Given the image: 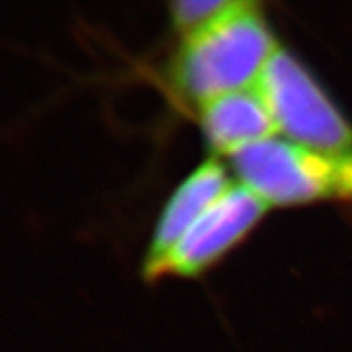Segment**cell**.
<instances>
[{"instance_id":"1","label":"cell","mask_w":352,"mask_h":352,"mask_svg":"<svg viewBox=\"0 0 352 352\" xmlns=\"http://www.w3.org/2000/svg\"><path fill=\"white\" fill-rule=\"evenodd\" d=\"M276 46L252 2H232L226 12L186 34L175 60V82L184 95L204 104L253 87Z\"/></svg>"},{"instance_id":"2","label":"cell","mask_w":352,"mask_h":352,"mask_svg":"<svg viewBox=\"0 0 352 352\" xmlns=\"http://www.w3.org/2000/svg\"><path fill=\"white\" fill-rule=\"evenodd\" d=\"M254 87L277 131L294 144L324 155H352L351 124L289 52L276 47Z\"/></svg>"},{"instance_id":"3","label":"cell","mask_w":352,"mask_h":352,"mask_svg":"<svg viewBox=\"0 0 352 352\" xmlns=\"http://www.w3.org/2000/svg\"><path fill=\"white\" fill-rule=\"evenodd\" d=\"M239 179L264 204H303L340 191V157L270 138L228 155Z\"/></svg>"},{"instance_id":"4","label":"cell","mask_w":352,"mask_h":352,"mask_svg":"<svg viewBox=\"0 0 352 352\" xmlns=\"http://www.w3.org/2000/svg\"><path fill=\"white\" fill-rule=\"evenodd\" d=\"M266 208L243 184H232L145 276L153 277L164 272L196 274L239 241Z\"/></svg>"},{"instance_id":"5","label":"cell","mask_w":352,"mask_h":352,"mask_svg":"<svg viewBox=\"0 0 352 352\" xmlns=\"http://www.w3.org/2000/svg\"><path fill=\"white\" fill-rule=\"evenodd\" d=\"M230 186L226 171L215 160L204 162L179 184L158 219L145 264V274L170 253L189 227Z\"/></svg>"},{"instance_id":"6","label":"cell","mask_w":352,"mask_h":352,"mask_svg":"<svg viewBox=\"0 0 352 352\" xmlns=\"http://www.w3.org/2000/svg\"><path fill=\"white\" fill-rule=\"evenodd\" d=\"M201 121L212 148L227 155L245 145L274 138L277 132L270 109L254 85L204 103Z\"/></svg>"},{"instance_id":"7","label":"cell","mask_w":352,"mask_h":352,"mask_svg":"<svg viewBox=\"0 0 352 352\" xmlns=\"http://www.w3.org/2000/svg\"><path fill=\"white\" fill-rule=\"evenodd\" d=\"M230 6V0H179L171 3V16L176 28L189 34L210 23Z\"/></svg>"},{"instance_id":"8","label":"cell","mask_w":352,"mask_h":352,"mask_svg":"<svg viewBox=\"0 0 352 352\" xmlns=\"http://www.w3.org/2000/svg\"><path fill=\"white\" fill-rule=\"evenodd\" d=\"M338 197L352 199V155L340 157V191Z\"/></svg>"}]
</instances>
